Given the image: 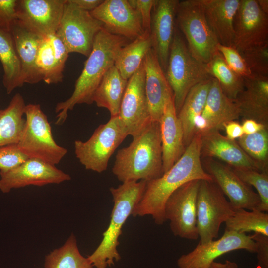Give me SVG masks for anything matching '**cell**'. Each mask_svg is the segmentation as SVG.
I'll return each instance as SVG.
<instances>
[{
	"mask_svg": "<svg viewBox=\"0 0 268 268\" xmlns=\"http://www.w3.org/2000/svg\"><path fill=\"white\" fill-rule=\"evenodd\" d=\"M201 147V135L197 133L184 154L169 170L158 178L146 181L144 193L132 215H151L155 223L162 225L166 221L165 203L176 189L194 180L213 181L203 168Z\"/></svg>",
	"mask_w": 268,
	"mask_h": 268,
	"instance_id": "6da1fadb",
	"label": "cell"
},
{
	"mask_svg": "<svg viewBox=\"0 0 268 268\" xmlns=\"http://www.w3.org/2000/svg\"><path fill=\"white\" fill-rule=\"evenodd\" d=\"M126 38L112 34L103 28L96 35L92 51L84 63L83 69L75 84L74 91L67 100L58 102L56 125L62 124L67 112L76 104H91L94 93L108 69L114 65L118 50L128 43Z\"/></svg>",
	"mask_w": 268,
	"mask_h": 268,
	"instance_id": "7a4b0ae2",
	"label": "cell"
},
{
	"mask_svg": "<svg viewBox=\"0 0 268 268\" xmlns=\"http://www.w3.org/2000/svg\"><path fill=\"white\" fill-rule=\"evenodd\" d=\"M133 138L129 146L118 151L113 174L122 183L148 181L161 177L163 172L159 122L151 120Z\"/></svg>",
	"mask_w": 268,
	"mask_h": 268,
	"instance_id": "3957f363",
	"label": "cell"
},
{
	"mask_svg": "<svg viewBox=\"0 0 268 268\" xmlns=\"http://www.w3.org/2000/svg\"><path fill=\"white\" fill-rule=\"evenodd\" d=\"M146 181H128L117 188L111 187L114 205L109 224L103 233L101 243L87 258L95 268H107L121 259L117 247L122 227L140 200Z\"/></svg>",
	"mask_w": 268,
	"mask_h": 268,
	"instance_id": "277c9868",
	"label": "cell"
},
{
	"mask_svg": "<svg viewBox=\"0 0 268 268\" xmlns=\"http://www.w3.org/2000/svg\"><path fill=\"white\" fill-rule=\"evenodd\" d=\"M165 74L173 93L177 114L189 91L197 84L211 77L206 70L205 64L191 54L177 27Z\"/></svg>",
	"mask_w": 268,
	"mask_h": 268,
	"instance_id": "5b68a950",
	"label": "cell"
},
{
	"mask_svg": "<svg viewBox=\"0 0 268 268\" xmlns=\"http://www.w3.org/2000/svg\"><path fill=\"white\" fill-rule=\"evenodd\" d=\"M23 129L17 145L29 158H35L53 165L58 164L67 150L54 140L47 116L39 104L26 105Z\"/></svg>",
	"mask_w": 268,
	"mask_h": 268,
	"instance_id": "8992f818",
	"label": "cell"
},
{
	"mask_svg": "<svg viewBox=\"0 0 268 268\" xmlns=\"http://www.w3.org/2000/svg\"><path fill=\"white\" fill-rule=\"evenodd\" d=\"M176 23L193 56L204 64L217 51L218 40L208 25L201 0L179 1Z\"/></svg>",
	"mask_w": 268,
	"mask_h": 268,
	"instance_id": "52a82bcc",
	"label": "cell"
},
{
	"mask_svg": "<svg viewBox=\"0 0 268 268\" xmlns=\"http://www.w3.org/2000/svg\"><path fill=\"white\" fill-rule=\"evenodd\" d=\"M128 135L118 116L110 117L87 141H74L76 157L86 169L101 173L107 169L110 158Z\"/></svg>",
	"mask_w": 268,
	"mask_h": 268,
	"instance_id": "ba28073f",
	"label": "cell"
},
{
	"mask_svg": "<svg viewBox=\"0 0 268 268\" xmlns=\"http://www.w3.org/2000/svg\"><path fill=\"white\" fill-rule=\"evenodd\" d=\"M235 209L213 182L200 181L197 200V221L200 243L217 238L220 226L235 213Z\"/></svg>",
	"mask_w": 268,
	"mask_h": 268,
	"instance_id": "9c48e42d",
	"label": "cell"
},
{
	"mask_svg": "<svg viewBox=\"0 0 268 268\" xmlns=\"http://www.w3.org/2000/svg\"><path fill=\"white\" fill-rule=\"evenodd\" d=\"M103 26L90 12L80 9L70 0H66L56 34L69 53H78L88 57L94 38Z\"/></svg>",
	"mask_w": 268,
	"mask_h": 268,
	"instance_id": "30bf717a",
	"label": "cell"
},
{
	"mask_svg": "<svg viewBox=\"0 0 268 268\" xmlns=\"http://www.w3.org/2000/svg\"><path fill=\"white\" fill-rule=\"evenodd\" d=\"M201 180L189 181L176 189L164 207L166 221L170 222L173 234L182 238H199L197 221V200Z\"/></svg>",
	"mask_w": 268,
	"mask_h": 268,
	"instance_id": "8fae6325",
	"label": "cell"
},
{
	"mask_svg": "<svg viewBox=\"0 0 268 268\" xmlns=\"http://www.w3.org/2000/svg\"><path fill=\"white\" fill-rule=\"evenodd\" d=\"M143 61L128 79L118 118L128 135H137L151 121L145 90Z\"/></svg>",
	"mask_w": 268,
	"mask_h": 268,
	"instance_id": "7c38bea8",
	"label": "cell"
},
{
	"mask_svg": "<svg viewBox=\"0 0 268 268\" xmlns=\"http://www.w3.org/2000/svg\"><path fill=\"white\" fill-rule=\"evenodd\" d=\"M233 47L240 53L268 43V17L257 0H240L234 22Z\"/></svg>",
	"mask_w": 268,
	"mask_h": 268,
	"instance_id": "4fadbf2b",
	"label": "cell"
},
{
	"mask_svg": "<svg viewBox=\"0 0 268 268\" xmlns=\"http://www.w3.org/2000/svg\"><path fill=\"white\" fill-rule=\"evenodd\" d=\"M237 250L255 253L256 245L250 235L225 230L218 240L204 244L199 243L190 252L181 255L177 260V266L179 268H202L220 256Z\"/></svg>",
	"mask_w": 268,
	"mask_h": 268,
	"instance_id": "5bb4252c",
	"label": "cell"
},
{
	"mask_svg": "<svg viewBox=\"0 0 268 268\" xmlns=\"http://www.w3.org/2000/svg\"><path fill=\"white\" fill-rule=\"evenodd\" d=\"M0 191L3 193L29 185L42 186L71 179L70 175L55 165L35 158H28L14 168L0 172Z\"/></svg>",
	"mask_w": 268,
	"mask_h": 268,
	"instance_id": "9a60e30c",
	"label": "cell"
},
{
	"mask_svg": "<svg viewBox=\"0 0 268 268\" xmlns=\"http://www.w3.org/2000/svg\"><path fill=\"white\" fill-rule=\"evenodd\" d=\"M203 158V169L235 209L258 210L260 199L251 186L242 181L229 166L214 158Z\"/></svg>",
	"mask_w": 268,
	"mask_h": 268,
	"instance_id": "2e32d148",
	"label": "cell"
},
{
	"mask_svg": "<svg viewBox=\"0 0 268 268\" xmlns=\"http://www.w3.org/2000/svg\"><path fill=\"white\" fill-rule=\"evenodd\" d=\"M90 14L102 22L108 32L133 41L143 31L138 11L128 0H104Z\"/></svg>",
	"mask_w": 268,
	"mask_h": 268,
	"instance_id": "e0dca14e",
	"label": "cell"
},
{
	"mask_svg": "<svg viewBox=\"0 0 268 268\" xmlns=\"http://www.w3.org/2000/svg\"><path fill=\"white\" fill-rule=\"evenodd\" d=\"M66 0H17V21L42 36L56 33Z\"/></svg>",
	"mask_w": 268,
	"mask_h": 268,
	"instance_id": "ac0fdd59",
	"label": "cell"
},
{
	"mask_svg": "<svg viewBox=\"0 0 268 268\" xmlns=\"http://www.w3.org/2000/svg\"><path fill=\"white\" fill-rule=\"evenodd\" d=\"M178 0H155L151 12L150 36L152 49L164 71L166 70L176 29Z\"/></svg>",
	"mask_w": 268,
	"mask_h": 268,
	"instance_id": "d6986e66",
	"label": "cell"
},
{
	"mask_svg": "<svg viewBox=\"0 0 268 268\" xmlns=\"http://www.w3.org/2000/svg\"><path fill=\"white\" fill-rule=\"evenodd\" d=\"M239 118V110L235 100L228 97L218 82L212 77L203 110L195 120V134L202 135L211 131H220L223 130L225 123Z\"/></svg>",
	"mask_w": 268,
	"mask_h": 268,
	"instance_id": "ffe728a7",
	"label": "cell"
},
{
	"mask_svg": "<svg viewBox=\"0 0 268 268\" xmlns=\"http://www.w3.org/2000/svg\"><path fill=\"white\" fill-rule=\"evenodd\" d=\"M201 135V158H217L231 168L268 173L244 152L237 141L227 138L220 131H211Z\"/></svg>",
	"mask_w": 268,
	"mask_h": 268,
	"instance_id": "44dd1931",
	"label": "cell"
},
{
	"mask_svg": "<svg viewBox=\"0 0 268 268\" xmlns=\"http://www.w3.org/2000/svg\"><path fill=\"white\" fill-rule=\"evenodd\" d=\"M143 63L145 72V90L150 119L159 122L166 104L174 98L173 93L152 48L145 56Z\"/></svg>",
	"mask_w": 268,
	"mask_h": 268,
	"instance_id": "7402d4cb",
	"label": "cell"
},
{
	"mask_svg": "<svg viewBox=\"0 0 268 268\" xmlns=\"http://www.w3.org/2000/svg\"><path fill=\"white\" fill-rule=\"evenodd\" d=\"M235 101L242 120L252 119L268 127V77L244 78V88Z\"/></svg>",
	"mask_w": 268,
	"mask_h": 268,
	"instance_id": "603a6c76",
	"label": "cell"
},
{
	"mask_svg": "<svg viewBox=\"0 0 268 268\" xmlns=\"http://www.w3.org/2000/svg\"><path fill=\"white\" fill-rule=\"evenodd\" d=\"M163 173L169 170L184 154L186 147L183 129L176 111L174 98L166 104L159 121Z\"/></svg>",
	"mask_w": 268,
	"mask_h": 268,
	"instance_id": "cb8c5ba5",
	"label": "cell"
},
{
	"mask_svg": "<svg viewBox=\"0 0 268 268\" xmlns=\"http://www.w3.org/2000/svg\"><path fill=\"white\" fill-rule=\"evenodd\" d=\"M10 32L21 65L20 84H35L42 80L36 65V59L42 36L32 32L17 20Z\"/></svg>",
	"mask_w": 268,
	"mask_h": 268,
	"instance_id": "d4e9b609",
	"label": "cell"
},
{
	"mask_svg": "<svg viewBox=\"0 0 268 268\" xmlns=\"http://www.w3.org/2000/svg\"><path fill=\"white\" fill-rule=\"evenodd\" d=\"M208 25L220 44L233 46L234 22L240 0H201Z\"/></svg>",
	"mask_w": 268,
	"mask_h": 268,
	"instance_id": "484cf974",
	"label": "cell"
},
{
	"mask_svg": "<svg viewBox=\"0 0 268 268\" xmlns=\"http://www.w3.org/2000/svg\"><path fill=\"white\" fill-rule=\"evenodd\" d=\"M211 78L197 84L189 91L177 114L183 129L186 147L195 134V120L201 115L203 110L211 86Z\"/></svg>",
	"mask_w": 268,
	"mask_h": 268,
	"instance_id": "4316f807",
	"label": "cell"
},
{
	"mask_svg": "<svg viewBox=\"0 0 268 268\" xmlns=\"http://www.w3.org/2000/svg\"><path fill=\"white\" fill-rule=\"evenodd\" d=\"M128 80L122 77L114 65L104 74L94 93L93 102L98 107L106 108L110 117L117 116L119 114Z\"/></svg>",
	"mask_w": 268,
	"mask_h": 268,
	"instance_id": "83f0119b",
	"label": "cell"
},
{
	"mask_svg": "<svg viewBox=\"0 0 268 268\" xmlns=\"http://www.w3.org/2000/svg\"><path fill=\"white\" fill-rule=\"evenodd\" d=\"M25 106L22 96L17 93L6 108L0 109V147L18 142L25 121Z\"/></svg>",
	"mask_w": 268,
	"mask_h": 268,
	"instance_id": "f1b7e54d",
	"label": "cell"
},
{
	"mask_svg": "<svg viewBox=\"0 0 268 268\" xmlns=\"http://www.w3.org/2000/svg\"><path fill=\"white\" fill-rule=\"evenodd\" d=\"M151 48L150 33L146 32L120 48L114 66L124 79L128 80L136 71Z\"/></svg>",
	"mask_w": 268,
	"mask_h": 268,
	"instance_id": "f546056e",
	"label": "cell"
},
{
	"mask_svg": "<svg viewBox=\"0 0 268 268\" xmlns=\"http://www.w3.org/2000/svg\"><path fill=\"white\" fill-rule=\"evenodd\" d=\"M0 61L4 74L2 83L7 94L20 84L21 65L10 31L0 28Z\"/></svg>",
	"mask_w": 268,
	"mask_h": 268,
	"instance_id": "4dcf8cb0",
	"label": "cell"
},
{
	"mask_svg": "<svg viewBox=\"0 0 268 268\" xmlns=\"http://www.w3.org/2000/svg\"><path fill=\"white\" fill-rule=\"evenodd\" d=\"M205 68L208 74L216 79L223 93L229 98L235 100L243 89L244 79L230 68L218 51L205 64Z\"/></svg>",
	"mask_w": 268,
	"mask_h": 268,
	"instance_id": "1f68e13d",
	"label": "cell"
},
{
	"mask_svg": "<svg viewBox=\"0 0 268 268\" xmlns=\"http://www.w3.org/2000/svg\"><path fill=\"white\" fill-rule=\"evenodd\" d=\"M44 268H95L80 253L73 234L60 247L47 254Z\"/></svg>",
	"mask_w": 268,
	"mask_h": 268,
	"instance_id": "d6a6232c",
	"label": "cell"
},
{
	"mask_svg": "<svg viewBox=\"0 0 268 268\" xmlns=\"http://www.w3.org/2000/svg\"><path fill=\"white\" fill-rule=\"evenodd\" d=\"M225 223L226 231L240 233L253 231L268 236V214L258 209H236Z\"/></svg>",
	"mask_w": 268,
	"mask_h": 268,
	"instance_id": "836d02e7",
	"label": "cell"
},
{
	"mask_svg": "<svg viewBox=\"0 0 268 268\" xmlns=\"http://www.w3.org/2000/svg\"><path fill=\"white\" fill-rule=\"evenodd\" d=\"M35 63L42 80L46 83L57 84L63 81V72L59 68L49 35L42 37Z\"/></svg>",
	"mask_w": 268,
	"mask_h": 268,
	"instance_id": "e575fe53",
	"label": "cell"
},
{
	"mask_svg": "<svg viewBox=\"0 0 268 268\" xmlns=\"http://www.w3.org/2000/svg\"><path fill=\"white\" fill-rule=\"evenodd\" d=\"M239 146L254 161L268 172V128L238 139Z\"/></svg>",
	"mask_w": 268,
	"mask_h": 268,
	"instance_id": "d590c367",
	"label": "cell"
},
{
	"mask_svg": "<svg viewBox=\"0 0 268 268\" xmlns=\"http://www.w3.org/2000/svg\"><path fill=\"white\" fill-rule=\"evenodd\" d=\"M231 169L242 181L251 187L253 186L257 190L260 199L258 210L265 212H268V173L250 169Z\"/></svg>",
	"mask_w": 268,
	"mask_h": 268,
	"instance_id": "8d00e7d4",
	"label": "cell"
},
{
	"mask_svg": "<svg viewBox=\"0 0 268 268\" xmlns=\"http://www.w3.org/2000/svg\"><path fill=\"white\" fill-rule=\"evenodd\" d=\"M241 54L253 75L268 77V43Z\"/></svg>",
	"mask_w": 268,
	"mask_h": 268,
	"instance_id": "74e56055",
	"label": "cell"
},
{
	"mask_svg": "<svg viewBox=\"0 0 268 268\" xmlns=\"http://www.w3.org/2000/svg\"><path fill=\"white\" fill-rule=\"evenodd\" d=\"M217 50L228 66L238 75L244 79L253 75L242 55L233 46H224L218 43Z\"/></svg>",
	"mask_w": 268,
	"mask_h": 268,
	"instance_id": "f35d334b",
	"label": "cell"
},
{
	"mask_svg": "<svg viewBox=\"0 0 268 268\" xmlns=\"http://www.w3.org/2000/svg\"><path fill=\"white\" fill-rule=\"evenodd\" d=\"M28 158L20 151L17 144L0 147V172L14 168Z\"/></svg>",
	"mask_w": 268,
	"mask_h": 268,
	"instance_id": "ab89813d",
	"label": "cell"
},
{
	"mask_svg": "<svg viewBox=\"0 0 268 268\" xmlns=\"http://www.w3.org/2000/svg\"><path fill=\"white\" fill-rule=\"evenodd\" d=\"M17 0H0V28L10 31L17 20Z\"/></svg>",
	"mask_w": 268,
	"mask_h": 268,
	"instance_id": "60d3db41",
	"label": "cell"
},
{
	"mask_svg": "<svg viewBox=\"0 0 268 268\" xmlns=\"http://www.w3.org/2000/svg\"><path fill=\"white\" fill-rule=\"evenodd\" d=\"M140 14L144 32L150 33L151 12L155 0H128Z\"/></svg>",
	"mask_w": 268,
	"mask_h": 268,
	"instance_id": "b9f144b4",
	"label": "cell"
},
{
	"mask_svg": "<svg viewBox=\"0 0 268 268\" xmlns=\"http://www.w3.org/2000/svg\"><path fill=\"white\" fill-rule=\"evenodd\" d=\"M250 236L256 245L257 268H268V236L257 233Z\"/></svg>",
	"mask_w": 268,
	"mask_h": 268,
	"instance_id": "7bdbcfd3",
	"label": "cell"
},
{
	"mask_svg": "<svg viewBox=\"0 0 268 268\" xmlns=\"http://www.w3.org/2000/svg\"><path fill=\"white\" fill-rule=\"evenodd\" d=\"M55 57L61 71L63 72L69 53L61 39L56 33L49 35Z\"/></svg>",
	"mask_w": 268,
	"mask_h": 268,
	"instance_id": "ee69618b",
	"label": "cell"
},
{
	"mask_svg": "<svg viewBox=\"0 0 268 268\" xmlns=\"http://www.w3.org/2000/svg\"><path fill=\"white\" fill-rule=\"evenodd\" d=\"M223 130L225 131L226 137L233 140L238 139L244 134L241 124L236 120L225 123L223 125Z\"/></svg>",
	"mask_w": 268,
	"mask_h": 268,
	"instance_id": "f6af8a7d",
	"label": "cell"
},
{
	"mask_svg": "<svg viewBox=\"0 0 268 268\" xmlns=\"http://www.w3.org/2000/svg\"><path fill=\"white\" fill-rule=\"evenodd\" d=\"M241 126L243 133L245 134L255 133L261 130L264 128L267 127L253 120L248 119L242 120Z\"/></svg>",
	"mask_w": 268,
	"mask_h": 268,
	"instance_id": "bcb514c9",
	"label": "cell"
},
{
	"mask_svg": "<svg viewBox=\"0 0 268 268\" xmlns=\"http://www.w3.org/2000/svg\"><path fill=\"white\" fill-rule=\"evenodd\" d=\"M78 7L83 10L90 12L99 5L104 0H70Z\"/></svg>",
	"mask_w": 268,
	"mask_h": 268,
	"instance_id": "7dc6e473",
	"label": "cell"
},
{
	"mask_svg": "<svg viewBox=\"0 0 268 268\" xmlns=\"http://www.w3.org/2000/svg\"><path fill=\"white\" fill-rule=\"evenodd\" d=\"M261 9L267 15H268V0H257Z\"/></svg>",
	"mask_w": 268,
	"mask_h": 268,
	"instance_id": "c3c4849f",
	"label": "cell"
},
{
	"mask_svg": "<svg viewBox=\"0 0 268 268\" xmlns=\"http://www.w3.org/2000/svg\"><path fill=\"white\" fill-rule=\"evenodd\" d=\"M202 268H227L225 263H221L214 261L208 266Z\"/></svg>",
	"mask_w": 268,
	"mask_h": 268,
	"instance_id": "681fc988",
	"label": "cell"
},
{
	"mask_svg": "<svg viewBox=\"0 0 268 268\" xmlns=\"http://www.w3.org/2000/svg\"><path fill=\"white\" fill-rule=\"evenodd\" d=\"M225 263L226 265L227 268H241L234 262H232L229 260H226ZM247 268H254L249 267Z\"/></svg>",
	"mask_w": 268,
	"mask_h": 268,
	"instance_id": "f907efd6",
	"label": "cell"
},
{
	"mask_svg": "<svg viewBox=\"0 0 268 268\" xmlns=\"http://www.w3.org/2000/svg\"></svg>",
	"mask_w": 268,
	"mask_h": 268,
	"instance_id": "816d5d0a",
	"label": "cell"
}]
</instances>
